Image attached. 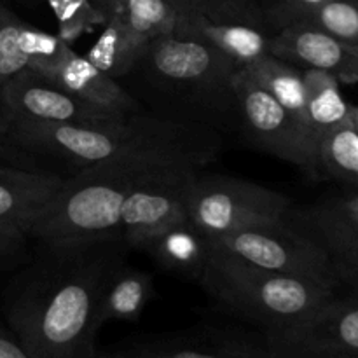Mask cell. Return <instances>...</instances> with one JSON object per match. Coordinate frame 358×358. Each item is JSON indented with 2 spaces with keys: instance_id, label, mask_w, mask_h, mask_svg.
I'll return each mask as SVG.
<instances>
[{
  "instance_id": "cell-1",
  "label": "cell",
  "mask_w": 358,
  "mask_h": 358,
  "mask_svg": "<svg viewBox=\"0 0 358 358\" xmlns=\"http://www.w3.org/2000/svg\"><path fill=\"white\" fill-rule=\"evenodd\" d=\"M48 247V255L24 275L9 304L7 320L30 358H91L96 308L108 268L110 241Z\"/></svg>"
},
{
  "instance_id": "cell-2",
  "label": "cell",
  "mask_w": 358,
  "mask_h": 358,
  "mask_svg": "<svg viewBox=\"0 0 358 358\" xmlns=\"http://www.w3.org/2000/svg\"><path fill=\"white\" fill-rule=\"evenodd\" d=\"M0 140L21 152L59 163L70 175L112 161L143 157L205 168L219 152V140L205 126L145 112L103 124L24 126L3 133Z\"/></svg>"
},
{
  "instance_id": "cell-3",
  "label": "cell",
  "mask_w": 358,
  "mask_h": 358,
  "mask_svg": "<svg viewBox=\"0 0 358 358\" xmlns=\"http://www.w3.org/2000/svg\"><path fill=\"white\" fill-rule=\"evenodd\" d=\"M170 168L201 166L143 157L98 164L66 177L62 191L34 220L28 236L51 247L121 240V210L133 187Z\"/></svg>"
},
{
  "instance_id": "cell-4",
  "label": "cell",
  "mask_w": 358,
  "mask_h": 358,
  "mask_svg": "<svg viewBox=\"0 0 358 358\" xmlns=\"http://www.w3.org/2000/svg\"><path fill=\"white\" fill-rule=\"evenodd\" d=\"M199 282L227 310L264 329L266 339L306 320L339 290L315 280L257 268L212 243Z\"/></svg>"
},
{
  "instance_id": "cell-5",
  "label": "cell",
  "mask_w": 358,
  "mask_h": 358,
  "mask_svg": "<svg viewBox=\"0 0 358 358\" xmlns=\"http://www.w3.org/2000/svg\"><path fill=\"white\" fill-rule=\"evenodd\" d=\"M240 69L238 63L198 38L166 34L143 48L129 73H138L143 86L170 103L226 112L236 110L233 79Z\"/></svg>"
},
{
  "instance_id": "cell-6",
  "label": "cell",
  "mask_w": 358,
  "mask_h": 358,
  "mask_svg": "<svg viewBox=\"0 0 358 358\" xmlns=\"http://www.w3.org/2000/svg\"><path fill=\"white\" fill-rule=\"evenodd\" d=\"M187 219L208 238H222L250 227L278 226L289 220L287 196L254 182L198 173L185 191Z\"/></svg>"
},
{
  "instance_id": "cell-7",
  "label": "cell",
  "mask_w": 358,
  "mask_h": 358,
  "mask_svg": "<svg viewBox=\"0 0 358 358\" xmlns=\"http://www.w3.org/2000/svg\"><path fill=\"white\" fill-rule=\"evenodd\" d=\"M208 241L257 268L315 280L336 289L341 287L320 241L290 217L278 226L250 227L222 238H208Z\"/></svg>"
},
{
  "instance_id": "cell-8",
  "label": "cell",
  "mask_w": 358,
  "mask_h": 358,
  "mask_svg": "<svg viewBox=\"0 0 358 358\" xmlns=\"http://www.w3.org/2000/svg\"><path fill=\"white\" fill-rule=\"evenodd\" d=\"M236 114L248 140L264 152L296 164L310 175L318 171V145L276 98L259 86L241 66L233 79Z\"/></svg>"
},
{
  "instance_id": "cell-9",
  "label": "cell",
  "mask_w": 358,
  "mask_h": 358,
  "mask_svg": "<svg viewBox=\"0 0 358 358\" xmlns=\"http://www.w3.org/2000/svg\"><path fill=\"white\" fill-rule=\"evenodd\" d=\"M129 115L65 93L31 69L17 72L0 91V135L24 126L103 124Z\"/></svg>"
},
{
  "instance_id": "cell-10",
  "label": "cell",
  "mask_w": 358,
  "mask_h": 358,
  "mask_svg": "<svg viewBox=\"0 0 358 358\" xmlns=\"http://www.w3.org/2000/svg\"><path fill=\"white\" fill-rule=\"evenodd\" d=\"M266 341L278 358H358V292L334 296L306 320Z\"/></svg>"
},
{
  "instance_id": "cell-11",
  "label": "cell",
  "mask_w": 358,
  "mask_h": 358,
  "mask_svg": "<svg viewBox=\"0 0 358 358\" xmlns=\"http://www.w3.org/2000/svg\"><path fill=\"white\" fill-rule=\"evenodd\" d=\"M199 171L170 168L133 187L121 210V240L140 248L163 229L187 219L185 191Z\"/></svg>"
},
{
  "instance_id": "cell-12",
  "label": "cell",
  "mask_w": 358,
  "mask_h": 358,
  "mask_svg": "<svg viewBox=\"0 0 358 358\" xmlns=\"http://www.w3.org/2000/svg\"><path fill=\"white\" fill-rule=\"evenodd\" d=\"M269 55L299 69L324 70L339 83H358V45L310 24L296 23L276 30L269 44Z\"/></svg>"
},
{
  "instance_id": "cell-13",
  "label": "cell",
  "mask_w": 358,
  "mask_h": 358,
  "mask_svg": "<svg viewBox=\"0 0 358 358\" xmlns=\"http://www.w3.org/2000/svg\"><path fill=\"white\" fill-rule=\"evenodd\" d=\"M268 20L250 17H206L201 14H177L173 34L198 38L226 55L240 66L269 55L275 31Z\"/></svg>"
},
{
  "instance_id": "cell-14",
  "label": "cell",
  "mask_w": 358,
  "mask_h": 358,
  "mask_svg": "<svg viewBox=\"0 0 358 358\" xmlns=\"http://www.w3.org/2000/svg\"><path fill=\"white\" fill-rule=\"evenodd\" d=\"M35 72L44 76L65 93L98 107L128 115L142 112L138 101L114 77L98 69L87 56L77 55L70 44L63 49L58 58Z\"/></svg>"
},
{
  "instance_id": "cell-15",
  "label": "cell",
  "mask_w": 358,
  "mask_h": 358,
  "mask_svg": "<svg viewBox=\"0 0 358 358\" xmlns=\"http://www.w3.org/2000/svg\"><path fill=\"white\" fill-rule=\"evenodd\" d=\"M66 177L56 171L0 164V222L30 231L34 220L62 191Z\"/></svg>"
},
{
  "instance_id": "cell-16",
  "label": "cell",
  "mask_w": 358,
  "mask_h": 358,
  "mask_svg": "<svg viewBox=\"0 0 358 358\" xmlns=\"http://www.w3.org/2000/svg\"><path fill=\"white\" fill-rule=\"evenodd\" d=\"M290 219L313 234L327 252L339 283L358 292V231L331 201L292 210Z\"/></svg>"
},
{
  "instance_id": "cell-17",
  "label": "cell",
  "mask_w": 358,
  "mask_h": 358,
  "mask_svg": "<svg viewBox=\"0 0 358 358\" xmlns=\"http://www.w3.org/2000/svg\"><path fill=\"white\" fill-rule=\"evenodd\" d=\"M152 294V278L145 271L114 262L105 275L98 297V331L108 322L138 320Z\"/></svg>"
},
{
  "instance_id": "cell-18",
  "label": "cell",
  "mask_w": 358,
  "mask_h": 358,
  "mask_svg": "<svg viewBox=\"0 0 358 358\" xmlns=\"http://www.w3.org/2000/svg\"><path fill=\"white\" fill-rule=\"evenodd\" d=\"M140 248L168 271L194 280H201L210 257L208 238L189 219L166 227Z\"/></svg>"
},
{
  "instance_id": "cell-19",
  "label": "cell",
  "mask_w": 358,
  "mask_h": 358,
  "mask_svg": "<svg viewBox=\"0 0 358 358\" xmlns=\"http://www.w3.org/2000/svg\"><path fill=\"white\" fill-rule=\"evenodd\" d=\"M128 358H278L268 341L241 338L177 339L124 352Z\"/></svg>"
},
{
  "instance_id": "cell-20",
  "label": "cell",
  "mask_w": 358,
  "mask_h": 358,
  "mask_svg": "<svg viewBox=\"0 0 358 358\" xmlns=\"http://www.w3.org/2000/svg\"><path fill=\"white\" fill-rule=\"evenodd\" d=\"M306 90V119L317 145L332 129L350 124L348 101L343 98L339 80L332 73L303 69Z\"/></svg>"
},
{
  "instance_id": "cell-21",
  "label": "cell",
  "mask_w": 358,
  "mask_h": 358,
  "mask_svg": "<svg viewBox=\"0 0 358 358\" xmlns=\"http://www.w3.org/2000/svg\"><path fill=\"white\" fill-rule=\"evenodd\" d=\"M103 14L105 21L117 20L140 48L152 38L173 34L177 21V13L166 0H107Z\"/></svg>"
},
{
  "instance_id": "cell-22",
  "label": "cell",
  "mask_w": 358,
  "mask_h": 358,
  "mask_svg": "<svg viewBox=\"0 0 358 358\" xmlns=\"http://www.w3.org/2000/svg\"><path fill=\"white\" fill-rule=\"evenodd\" d=\"M243 70L310 131L306 119V90H304L303 69L273 55H266L250 65L243 66Z\"/></svg>"
},
{
  "instance_id": "cell-23",
  "label": "cell",
  "mask_w": 358,
  "mask_h": 358,
  "mask_svg": "<svg viewBox=\"0 0 358 358\" xmlns=\"http://www.w3.org/2000/svg\"><path fill=\"white\" fill-rule=\"evenodd\" d=\"M142 51L143 48H140L126 34V30L117 20L107 17L103 34L100 35L96 44L91 48L87 58L105 73L117 79V77H124L131 72Z\"/></svg>"
},
{
  "instance_id": "cell-24",
  "label": "cell",
  "mask_w": 358,
  "mask_h": 358,
  "mask_svg": "<svg viewBox=\"0 0 358 358\" xmlns=\"http://www.w3.org/2000/svg\"><path fill=\"white\" fill-rule=\"evenodd\" d=\"M318 170L358 189V131L352 124L339 126L320 140Z\"/></svg>"
},
{
  "instance_id": "cell-25",
  "label": "cell",
  "mask_w": 358,
  "mask_h": 358,
  "mask_svg": "<svg viewBox=\"0 0 358 358\" xmlns=\"http://www.w3.org/2000/svg\"><path fill=\"white\" fill-rule=\"evenodd\" d=\"M27 23L16 16L0 0V91L17 72L28 69L27 48H24Z\"/></svg>"
},
{
  "instance_id": "cell-26",
  "label": "cell",
  "mask_w": 358,
  "mask_h": 358,
  "mask_svg": "<svg viewBox=\"0 0 358 358\" xmlns=\"http://www.w3.org/2000/svg\"><path fill=\"white\" fill-rule=\"evenodd\" d=\"M299 23L358 45V0H327Z\"/></svg>"
},
{
  "instance_id": "cell-27",
  "label": "cell",
  "mask_w": 358,
  "mask_h": 358,
  "mask_svg": "<svg viewBox=\"0 0 358 358\" xmlns=\"http://www.w3.org/2000/svg\"><path fill=\"white\" fill-rule=\"evenodd\" d=\"M177 14H201L206 17H250L266 20L257 0H166Z\"/></svg>"
},
{
  "instance_id": "cell-28",
  "label": "cell",
  "mask_w": 358,
  "mask_h": 358,
  "mask_svg": "<svg viewBox=\"0 0 358 358\" xmlns=\"http://www.w3.org/2000/svg\"><path fill=\"white\" fill-rule=\"evenodd\" d=\"M325 2L327 0H275L268 9H264V14L269 27L276 31L289 24L299 23Z\"/></svg>"
},
{
  "instance_id": "cell-29",
  "label": "cell",
  "mask_w": 358,
  "mask_h": 358,
  "mask_svg": "<svg viewBox=\"0 0 358 358\" xmlns=\"http://www.w3.org/2000/svg\"><path fill=\"white\" fill-rule=\"evenodd\" d=\"M27 231L14 224L0 222V259L10 257L23 248L27 241Z\"/></svg>"
},
{
  "instance_id": "cell-30",
  "label": "cell",
  "mask_w": 358,
  "mask_h": 358,
  "mask_svg": "<svg viewBox=\"0 0 358 358\" xmlns=\"http://www.w3.org/2000/svg\"><path fill=\"white\" fill-rule=\"evenodd\" d=\"M0 358H30L13 332L0 327Z\"/></svg>"
},
{
  "instance_id": "cell-31",
  "label": "cell",
  "mask_w": 358,
  "mask_h": 358,
  "mask_svg": "<svg viewBox=\"0 0 358 358\" xmlns=\"http://www.w3.org/2000/svg\"><path fill=\"white\" fill-rule=\"evenodd\" d=\"M332 205L336 206L339 213L352 224L358 231V192L355 194H346L343 198L332 199Z\"/></svg>"
},
{
  "instance_id": "cell-32",
  "label": "cell",
  "mask_w": 358,
  "mask_h": 358,
  "mask_svg": "<svg viewBox=\"0 0 358 358\" xmlns=\"http://www.w3.org/2000/svg\"><path fill=\"white\" fill-rule=\"evenodd\" d=\"M348 119H350V124L353 126V129L358 131V105H353V103L348 105Z\"/></svg>"
},
{
  "instance_id": "cell-33",
  "label": "cell",
  "mask_w": 358,
  "mask_h": 358,
  "mask_svg": "<svg viewBox=\"0 0 358 358\" xmlns=\"http://www.w3.org/2000/svg\"><path fill=\"white\" fill-rule=\"evenodd\" d=\"M105 2H107V0H91V3H93L94 7H96L98 10H101V13H103V6H105ZM105 16V14H103Z\"/></svg>"
},
{
  "instance_id": "cell-34",
  "label": "cell",
  "mask_w": 358,
  "mask_h": 358,
  "mask_svg": "<svg viewBox=\"0 0 358 358\" xmlns=\"http://www.w3.org/2000/svg\"><path fill=\"white\" fill-rule=\"evenodd\" d=\"M91 358H128V357H126L124 353H117V355H96V353H94Z\"/></svg>"
},
{
  "instance_id": "cell-35",
  "label": "cell",
  "mask_w": 358,
  "mask_h": 358,
  "mask_svg": "<svg viewBox=\"0 0 358 358\" xmlns=\"http://www.w3.org/2000/svg\"><path fill=\"white\" fill-rule=\"evenodd\" d=\"M7 150H9V147L3 145V143H0V156H6Z\"/></svg>"
}]
</instances>
